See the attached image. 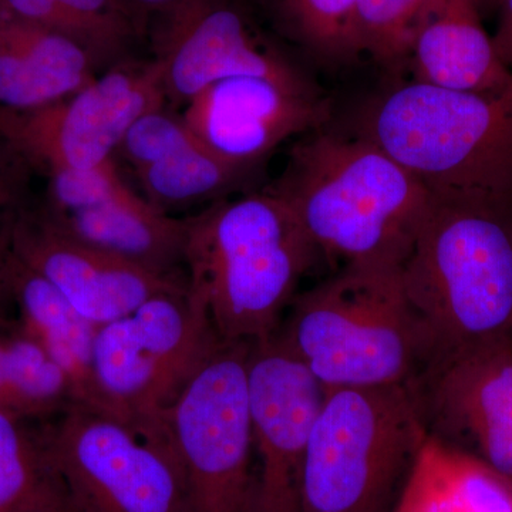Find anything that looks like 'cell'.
Returning <instances> with one entry per match:
<instances>
[{
    "mask_svg": "<svg viewBox=\"0 0 512 512\" xmlns=\"http://www.w3.org/2000/svg\"><path fill=\"white\" fill-rule=\"evenodd\" d=\"M268 190L291 208L322 258L340 268H402L436 207L375 144L320 128L293 146Z\"/></svg>",
    "mask_w": 512,
    "mask_h": 512,
    "instance_id": "1",
    "label": "cell"
},
{
    "mask_svg": "<svg viewBox=\"0 0 512 512\" xmlns=\"http://www.w3.org/2000/svg\"><path fill=\"white\" fill-rule=\"evenodd\" d=\"M188 289L222 342L272 338L299 282L322 261L291 208L266 190L187 218Z\"/></svg>",
    "mask_w": 512,
    "mask_h": 512,
    "instance_id": "2",
    "label": "cell"
},
{
    "mask_svg": "<svg viewBox=\"0 0 512 512\" xmlns=\"http://www.w3.org/2000/svg\"><path fill=\"white\" fill-rule=\"evenodd\" d=\"M276 336L326 390L410 387L437 357L393 266H343L295 296Z\"/></svg>",
    "mask_w": 512,
    "mask_h": 512,
    "instance_id": "3",
    "label": "cell"
},
{
    "mask_svg": "<svg viewBox=\"0 0 512 512\" xmlns=\"http://www.w3.org/2000/svg\"><path fill=\"white\" fill-rule=\"evenodd\" d=\"M355 134L402 165L436 201L512 208V87L464 93L410 80L370 100Z\"/></svg>",
    "mask_w": 512,
    "mask_h": 512,
    "instance_id": "4",
    "label": "cell"
},
{
    "mask_svg": "<svg viewBox=\"0 0 512 512\" xmlns=\"http://www.w3.org/2000/svg\"><path fill=\"white\" fill-rule=\"evenodd\" d=\"M402 279L437 357L512 336V208L436 201Z\"/></svg>",
    "mask_w": 512,
    "mask_h": 512,
    "instance_id": "5",
    "label": "cell"
},
{
    "mask_svg": "<svg viewBox=\"0 0 512 512\" xmlns=\"http://www.w3.org/2000/svg\"><path fill=\"white\" fill-rule=\"evenodd\" d=\"M426 437L410 387L328 390L303 458L298 512H393Z\"/></svg>",
    "mask_w": 512,
    "mask_h": 512,
    "instance_id": "6",
    "label": "cell"
},
{
    "mask_svg": "<svg viewBox=\"0 0 512 512\" xmlns=\"http://www.w3.org/2000/svg\"><path fill=\"white\" fill-rule=\"evenodd\" d=\"M222 340L188 286L100 326L94 372L111 416L167 441V414Z\"/></svg>",
    "mask_w": 512,
    "mask_h": 512,
    "instance_id": "7",
    "label": "cell"
},
{
    "mask_svg": "<svg viewBox=\"0 0 512 512\" xmlns=\"http://www.w3.org/2000/svg\"><path fill=\"white\" fill-rule=\"evenodd\" d=\"M247 342H221L167 414L185 512H261Z\"/></svg>",
    "mask_w": 512,
    "mask_h": 512,
    "instance_id": "8",
    "label": "cell"
},
{
    "mask_svg": "<svg viewBox=\"0 0 512 512\" xmlns=\"http://www.w3.org/2000/svg\"><path fill=\"white\" fill-rule=\"evenodd\" d=\"M42 433L77 512H185L170 440L77 404Z\"/></svg>",
    "mask_w": 512,
    "mask_h": 512,
    "instance_id": "9",
    "label": "cell"
},
{
    "mask_svg": "<svg viewBox=\"0 0 512 512\" xmlns=\"http://www.w3.org/2000/svg\"><path fill=\"white\" fill-rule=\"evenodd\" d=\"M165 103L156 60L127 57L67 99L29 111L0 110V138L46 174L97 167L114 160L141 114Z\"/></svg>",
    "mask_w": 512,
    "mask_h": 512,
    "instance_id": "10",
    "label": "cell"
},
{
    "mask_svg": "<svg viewBox=\"0 0 512 512\" xmlns=\"http://www.w3.org/2000/svg\"><path fill=\"white\" fill-rule=\"evenodd\" d=\"M148 36L163 76L165 100L175 110L231 77H266L303 92H322L262 32L244 0H191L157 22Z\"/></svg>",
    "mask_w": 512,
    "mask_h": 512,
    "instance_id": "11",
    "label": "cell"
},
{
    "mask_svg": "<svg viewBox=\"0 0 512 512\" xmlns=\"http://www.w3.org/2000/svg\"><path fill=\"white\" fill-rule=\"evenodd\" d=\"M410 390L427 436L512 483V336L444 353Z\"/></svg>",
    "mask_w": 512,
    "mask_h": 512,
    "instance_id": "12",
    "label": "cell"
},
{
    "mask_svg": "<svg viewBox=\"0 0 512 512\" xmlns=\"http://www.w3.org/2000/svg\"><path fill=\"white\" fill-rule=\"evenodd\" d=\"M247 386L259 510L298 512L303 458L328 390L276 333L249 346Z\"/></svg>",
    "mask_w": 512,
    "mask_h": 512,
    "instance_id": "13",
    "label": "cell"
},
{
    "mask_svg": "<svg viewBox=\"0 0 512 512\" xmlns=\"http://www.w3.org/2000/svg\"><path fill=\"white\" fill-rule=\"evenodd\" d=\"M6 237L16 258L97 326L126 318L158 293L188 286L180 276L161 274L72 237L42 207L22 202L10 217Z\"/></svg>",
    "mask_w": 512,
    "mask_h": 512,
    "instance_id": "14",
    "label": "cell"
},
{
    "mask_svg": "<svg viewBox=\"0 0 512 512\" xmlns=\"http://www.w3.org/2000/svg\"><path fill=\"white\" fill-rule=\"evenodd\" d=\"M183 117L202 147L252 174L288 138L325 126L330 100L266 77H231L197 94Z\"/></svg>",
    "mask_w": 512,
    "mask_h": 512,
    "instance_id": "15",
    "label": "cell"
},
{
    "mask_svg": "<svg viewBox=\"0 0 512 512\" xmlns=\"http://www.w3.org/2000/svg\"><path fill=\"white\" fill-rule=\"evenodd\" d=\"M414 82L454 92L494 94L512 87V72L470 0H433L414 35Z\"/></svg>",
    "mask_w": 512,
    "mask_h": 512,
    "instance_id": "16",
    "label": "cell"
},
{
    "mask_svg": "<svg viewBox=\"0 0 512 512\" xmlns=\"http://www.w3.org/2000/svg\"><path fill=\"white\" fill-rule=\"evenodd\" d=\"M3 282L16 318L69 380L74 404L111 416L94 372L100 326L84 318L55 286L16 258L8 248V239Z\"/></svg>",
    "mask_w": 512,
    "mask_h": 512,
    "instance_id": "17",
    "label": "cell"
},
{
    "mask_svg": "<svg viewBox=\"0 0 512 512\" xmlns=\"http://www.w3.org/2000/svg\"><path fill=\"white\" fill-rule=\"evenodd\" d=\"M99 63L70 37L0 9V110L29 111L79 92Z\"/></svg>",
    "mask_w": 512,
    "mask_h": 512,
    "instance_id": "18",
    "label": "cell"
},
{
    "mask_svg": "<svg viewBox=\"0 0 512 512\" xmlns=\"http://www.w3.org/2000/svg\"><path fill=\"white\" fill-rule=\"evenodd\" d=\"M40 207L67 234L134 264L167 275H177L175 268L184 264L187 218L170 217L134 191L67 214Z\"/></svg>",
    "mask_w": 512,
    "mask_h": 512,
    "instance_id": "19",
    "label": "cell"
},
{
    "mask_svg": "<svg viewBox=\"0 0 512 512\" xmlns=\"http://www.w3.org/2000/svg\"><path fill=\"white\" fill-rule=\"evenodd\" d=\"M393 512H512V483L480 458L427 436Z\"/></svg>",
    "mask_w": 512,
    "mask_h": 512,
    "instance_id": "20",
    "label": "cell"
},
{
    "mask_svg": "<svg viewBox=\"0 0 512 512\" xmlns=\"http://www.w3.org/2000/svg\"><path fill=\"white\" fill-rule=\"evenodd\" d=\"M73 404L63 370L16 316L0 315V409L30 421L49 420Z\"/></svg>",
    "mask_w": 512,
    "mask_h": 512,
    "instance_id": "21",
    "label": "cell"
},
{
    "mask_svg": "<svg viewBox=\"0 0 512 512\" xmlns=\"http://www.w3.org/2000/svg\"><path fill=\"white\" fill-rule=\"evenodd\" d=\"M0 409V512H64L73 504L42 431Z\"/></svg>",
    "mask_w": 512,
    "mask_h": 512,
    "instance_id": "22",
    "label": "cell"
},
{
    "mask_svg": "<svg viewBox=\"0 0 512 512\" xmlns=\"http://www.w3.org/2000/svg\"><path fill=\"white\" fill-rule=\"evenodd\" d=\"M134 173L146 192V200L164 212L222 200L228 191L241 187L251 177L215 157L198 141Z\"/></svg>",
    "mask_w": 512,
    "mask_h": 512,
    "instance_id": "23",
    "label": "cell"
},
{
    "mask_svg": "<svg viewBox=\"0 0 512 512\" xmlns=\"http://www.w3.org/2000/svg\"><path fill=\"white\" fill-rule=\"evenodd\" d=\"M286 35L320 63L343 66L357 55L352 23L357 0H271Z\"/></svg>",
    "mask_w": 512,
    "mask_h": 512,
    "instance_id": "24",
    "label": "cell"
},
{
    "mask_svg": "<svg viewBox=\"0 0 512 512\" xmlns=\"http://www.w3.org/2000/svg\"><path fill=\"white\" fill-rule=\"evenodd\" d=\"M433 0H357L352 36L357 55L390 72L409 62L417 26Z\"/></svg>",
    "mask_w": 512,
    "mask_h": 512,
    "instance_id": "25",
    "label": "cell"
},
{
    "mask_svg": "<svg viewBox=\"0 0 512 512\" xmlns=\"http://www.w3.org/2000/svg\"><path fill=\"white\" fill-rule=\"evenodd\" d=\"M77 42L100 67L127 59L140 32L119 0H59Z\"/></svg>",
    "mask_w": 512,
    "mask_h": 512,
    "instance_id": "26",
    "label": "cell"
},
{
    "mask_svg": "<svg viewBox=\"0 0 512 512\" xmlns=\"http://www.w3.org/2000/svg\"><path fill=\"white\" fill-rule=\"evenodd\" d=\"M194 143L197 140L185 123L183 113L165 103L141 114L131 124L117 154L137 171Z\"/></svg>",
    "mask_w": 512,
    "mask_h": 512,
    "instance_id": "27",
    "label": "cell"
},
{
    "mask_svg": "<svg viewBox=\"0 0 512 512\" xmlns=\"http://www.w3.org/2000/svg\"><path fill=\"white\" fill-rule=\"evenodd\" d=\"M47 177L49 187L43 207L55 214L99 207L133 191L120 177L114 160L92 168H62Z\"/></svg>",
    "mask_w": 512,
    "mask_h": 512,
    "instance_id": "28",
    "label": "cell"
},
{
    "mask_svg": "<svg viewBox=\"0 0 512 512\" xmlns=\"http://www.w3.org/2000/svg\"><path fill=\"white\" fill-rule=\"evenodd\" d=\"M30 167L26 161L0 138V315L9 313L10 303L3 282V259L10 217L22 204Z\"/></svg>",
    "mask_w": 512,
    "mask_h": 512,
    "instance_id": "29",
    "label": "cell"
},
{
    "mask_svg": "<svg viewBox=\"0 0 512 512\" xmlns=\"http://www.w3.org/2000/svg\"><path fill=\"white\" fill-rule=\"evenodd\" d=\"M141 37L148 36L150 29L168 15L187 5L191 0H119Z\"/></svg>",
    "mask_w": 512,
    "mask_h": 512,
    "instance_id": "30",
    "label": "cell"
},
{
    "mask_svg": "<svg viewBox=\"0 0 512 512\" xmlns=\"http://www.w3.org/2000/svg\"><path fill=\"white\" fill-rule=\"evenodd\" d=\"M495 50L512 72V0H501V15L493 36Z\"/></svg>",
    "mask_w": 512,
    "mask_h": 512,
    "instance_id": "31",
    "label": "cell"
},
{
    "mask_svg": "<svg viewBox=\"0 0 512 512\" xmlns=\"http://www.w3.org/2000/svg\"><path fill=\"white\" fill-rule=\"evenodd\" d=\"M471 3H473L474 6L478 9V12L481 13V9L484 8V6L491 5V3L500 2L501 0H470Z\"/></svg>",
    "mask_w": 512,
    "mask_h": 512,
    "instance_id": "32",
    "label": "cell"
},
{
    "mask_svg": "<svg viewBox=\"0 0 512 512\" xmlns=\"http://www.w3.org/2000/svg\"><path fill=\"white\" fill-rule=\"evenodd\" d=\"M64 512H77L76 510H74V507L72 508V510H69V511H64Z\"/></svg>",
    "mask_w": 512,
    "mask_h": 512,
    "instance_id": "33",
    "label": "cell"
}]
</instances>
